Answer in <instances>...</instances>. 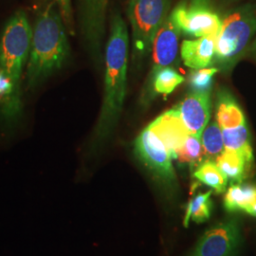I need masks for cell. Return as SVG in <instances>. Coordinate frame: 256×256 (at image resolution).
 <instances>
[{"mask_svg": "<svg viewBox=\"0 0 256 256\" xmlns=\"http://www.w3.org/2000/svg\"><path fill=\"white\" fill-rule=\"evenodd\" d=\"M129 36L124 20L119 14L111 18L106 50L104 92L92 144L99 148L112 135L119 122L126 94Z\"/></svg>", "mask_w": 256, "mask_h": 256, "instance_id": "obj_1", "label": "cell"}, {"mask_svg": "<svg viewBox=\"0 0 256 256\" xmlns=\"http://www.w3.org/2000/svg\"><path fill=\"white\" fill-rule=\"evenodd\" d=\"M63 18L56 2L43 10L32 27V44L26 70L28 90L36 88L61 70L70 55Z\"/></svg>", "mask_w": 256, "mask_h": 256, "instance_id": "obj_2", "label": "cell"}, {"mask_svg": "<svg viewBox=\"0 0 256 256\" xmlns=\"http://www.w3.org/2000/svg\"><path fill=\"white\" fill-rule=\"evenodd\" d=\"M256 34V8L247 4L232 10L224 18L216 42L214 63L228 72L250 48Z\"/></svg>", "mask_w": 256, "mask_h": 256, "instance_id": "obj_3", "label": "cell"}, {"mask_svg": "<svg viewBox=\"0 0 256 256\" xmlns=\"http://www.w3.org/2000/svg\"><path fill=\"white\" fill-rule=\"evenodd\" d=\"M172 0H129L132 58L137 64L150 54L156 34L169 16Z\"/></svg>", "mask_w": 256, "mask_h": 256, "instance_id": "obj_4", "label": "cell"}, {"mask_svg": "<svg viewBox=\"0 0 256 256\" xmlns=\"http://www.w3.org/2000/svg\"><path fill=\"white\" fill-rule=\"evenodd\" d=\"M32 36V28L27 14L24 10H18L9 19L0 37V70L9 76L19 92L28 60Z\"/></svg>", "mask_w": 256, "mask_h": 256, "instance_id": "obj_5", "label": "cell"}, {"mask_svg": "<svg viewBox=\"0 0 256 256\" xmlns=\"http://www.w3.org/2000/svg\"><path fill=\"white\" fill-rule=\"evenodd\" d=\"M110 0H79V23L92 59L101 64L102 45Z\"/></svg>", "mask_w": 256, "mask_h": 256, "instance_id": "obj_6", "label": "cell"}, {"mask_svg": "<svg viewBox=\"0 0 256 256\" xmlns=\"http://www.w3.org/2000/svg\"><path fill=\"white\" fill-rule=\"evenodd\" d=\"M180 32L186 36L200 38L218 36L222 20L210 7H196L180 2L171 12Z\"/></svg>", "mask_w": 256, "mask_h": 256, "instance_id": "obj_7", "label": "cell"}, {"mask_svg": "<svg viewBox=\"0 0 256 256\" xmlns=\"http://www.w3.org/2000/svg\"><path fill=\"white\" fill-rule=\"evenodd\" d=\"M135 151L140 160L160 178L173 182L176 178L172 156L162 140L146 128L135 140Z\"/></svg>", "mask_w": 256, "mask_h": 256, "instance_id": "obj_8", "label": "cell"}, {"mask_svg": "<svg viewBox=\"0 0 256 256\" xmlns=\"http://www.w3.org/2000/svg\"><path fill=\"white\" fill-rule=\"evenodd\" d=\"M238 241V223L228 220L207 230L190 256H234Z\"/></svg>", "mask_w": 256, "mask_h": 256, "instance_id": "obj_9", "label": "cell"}, {"mask_svg": "<svg viewBox=\"0 0 256 256\" xmlns=\"http://www.w3.org/2000/svg\"><path fill=\"white\" fill-rule=\"evenodd\" d=\"M180 34L174 18L169 14L156 34L152 46V66L147 84L153 79L158 72L174 64L178 52Z\"/></svg>", "mask_w": 256, "mask_h": 256, "instance_id": "obj_10", "label": "cell"}, {"mask_svg": "<svg viewBox=\"0 0 256 256\" xmlns=\"http://www.w3.org/2000/svg\"><path fill=\"white\" fill-rule=\"evenodd\" d=\"M176 108L180 111L189 133L196 137L202 138V132L210 118V92H192L176 106Z\"/></svg>", "mask_w": 256, "mask_h": 256, "instance_id": "obj_11", "label": "cell"}, {"mask_svg": "<svg viewBox=\"0 0 256 256\" xmlns=\"http://www.w3.org/2000/svg\"><path fill=\"white\" fill-rule=\"evenodd\" d=\"M147 128L162 140L174 160L176 158V153L185 140L190 135L176 106L162 113Z\"/></svg>", "mask_w": 256, "mask_h": 256, "instance_id": "obj_12", "label": "cell"}, {"mask_svg": "<svg viewBox=\"0 0 256 256\" xmlns=\"http://www.w3.org/2000/svg\"><path fill=\"white\" fill-rule=\"evenodd\" d=\"M218 36L184 40L180 46V56L184 64L192 70L210 66L214 63L216 42Z\"/></svg>", "mask_w": 256, "mask_h": 256, "instance_id": "obj_13", "label": "cell"}, {"mask_svg": "<svg viewBox=\"0 0 256 256\" xmlns=\"http://www.w3.org/2000/svg\"><path fill=\"white\" fill-rule=\"evenodd\" d=\"M216 122L221 128H236L246 122L243 110L227 90H222L218 95Z\"/></svg>", "mask_w": 256, "mask_h": 256, "instance_id": "obj_14", "label": "cell"}, {"mask_svg": "<svg viewBox=\"0 0 256 256\" xmlns=\"http://www.w3.org/2000/svg\"><path fill=\"white\" fill-rule=\"evenodd\" d=\"M252 164L242 153L234 150L225 149L216 158V165L232 182L242 183Z\"/></svg>", "mask_w": 256, "mask_h": 256, "instance_id": "obj_15", "label": "cell"}, {"mask_svg": "<svg viewBox=\"0 0 256 256\" xmlns=\"http://www.w3.org/2000/svg\"><path fill=\"white\" fill-rule=\"evenodd\" d=\"M184 82V78L171 66L158 72L150 82L146 84L144 92V102L150 101L158 94L169 95Z\"/></svg>", "mask_w": 256, "mask_h": 256, "instance_id": "obj_16", "label": "cell"}, {"mask_svg": "<svg viewBox=\"0 0 256 256\" xmlns=\"http://www.w3.org/2000/svg\"><path fill=\"white\" fill-rule=\"evenodd\" d=\"M223 142L226 150L242 153L250 162H254V151L250 144V135L247 124L234 128H221Z\"/></svg>", "mask_w": 256, "mask_h": 256, "instance_id": "obj_17", "label": "cell"}, {"mask_svg": "<svg viewBox=\"0 0 256 256\" xmlns=\"http://www.w3.org/2000/svg\"><path fill=\"white\" fill-rule=\"evenodd\" d=\"M256 198V186L252 184H232L224 198V207L229 212L246 210Z\"/></svg>", "mask_w": 256, "mask_h": 256, "instance_id": "obj_18", "label": "cell"}, {"mask_svg": "<svg viewBox=\"0 0 256 256\" xmlns=\"http://www.w3.org/2000/svg\"><path fill=\"white\" fill-rule=\"evenodd\" d=\"M194 176L218 194L226 191L228 178L220 170L216 164L210 160H207L198 165L194 173Z\"/></svg>", "mask_w": 256, "mask_h": 256, "instance_id": "obj_19", "label": "cell"}, {"mask_svg": "<svg viewBox=\"0 0 256 256\" xmlns=\"http://www.w3.org/2000/svg\"><path fill=\"white\" fill-rule=\"evenodd\" d=\"M212 191L203 194H198L192 196L187 205L186 214L184 218V226L188 227L189 221L203 222L209 220L212 209V202L210 200Z\"/></svg>", "mask_w": 256, "mask_h": 256, "instance_id": "obj_20", "label": "cell"}, {"mask_svg": "<svg viewBox=\"0 0 256 256\" xmlns=\"http://www.w3.org/2000/svg\"><path fill=\"white\" fill-rule=\"evenodd\" d=\"M202 142L205 155L210 158H218L224 151L222 129L218 122H212L203 130Z\"/></svg>", "mask_w": 256, "mask_h": 256, "instance_id": "obj_21", "label": "cell"}, {"mask_svg": "<svg viewBox=\"0 0 256 256\" xmlns=\"http://www.w3.org/2000/svg\"><path fill=\"white\" fill-rule=\"evenodd\" d=\"M205 155L202 146V138L189 135L182 146L176 153V158L180 164L196 165L200 164Z\"/></svg>", "mask_w": 256, "mask_h": 256, "instance_id": "obj_22", "label": "cell"}, {"mask_svg": "<svg viewBox=\"0 0 256 256\" xmlns=\"http://www.w3.org/2000/svg\"><path fill=\"white\" fill-rule=\"evenodd\" d=\"M220 72V68H200L191 72L188 76V84L192 92H210L214 84V77Z\"/></svg>", "mask_w": 256, "mask_h": 256, "instance_id": "obj_23", "label": "cell"}, {"mask_svg": "<svg viewBox=\"0 0 256 256\" xmlns=\"http://www.w3.org/2000/svg\"><path fill=\"white\" fill-rule=\"evenodd\" d=\"M59 9L60 14L63 18L66 28L68 32L74 34V12L72 6V0H54Z\"/></svg>", "mask_w": 256, "mask_h": 256, "instance_id": "obj_24", "label": "cell"}, {"mask_svg": "<svg viewBox=\"0 0 256 256\" xmlns=\"http://www.w3.org/2000/svg\"><path fill=\"white\" fill-rule=\"evenodd\" d=\"M210 0H191V5L196 7H210Z\"/></svg>", "mask_w": 256, "mask_h": 256, "instance_id": "obj_25", "label": "cell"}, {"mask_svg": "<svg viewBox=\"0 0 256 256\" xmlns=\"http://www.w3.org/2000/svg\"><path fill=\"white\" fill-rule=\"evenodd\" d=\"M245 212H248V214H250V216H256V200H254V202L248 206L247 208H246V210H245Z\"/></svg>", "mask_w": 256, "mask_h": 256, "instance_id": "obj_26", "label": "cell"}, {"mask_svg": "<svg viewBox=\"0 0 256 256\" xmlns=\"http://www.w3.org/2000/svg\"><path fill=\"white\" fill-rule=\"evenodd\" d=\"M250 50H252V54L256 57V41H254V45L250 46Z\"/></svg>", "mask_w": 256, "mask_h": 256, "instance_id": "obj_27", "label": "cell"}, {"mask_svg": "<svg viewBox=\"0 0 256 256\" xmlns=\"http://www.w3.org/2000/svg\"><path fill=\"white\" fill-rule=\"evenodd\" d=\"M225 4H232V3H234V2H236L238 0H222Z\"/></svg>", "mask_w": 256, "mask_h": 256, "instance_id": "obj_28", "label": "cell"}]
</instances>
